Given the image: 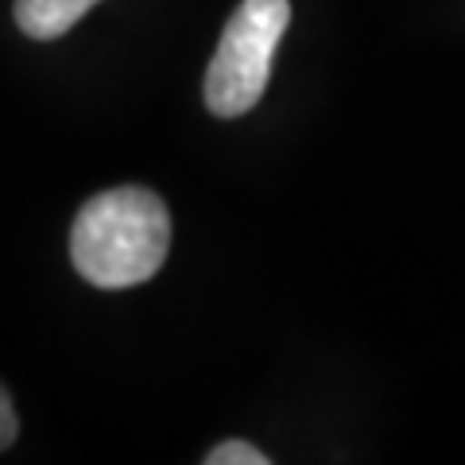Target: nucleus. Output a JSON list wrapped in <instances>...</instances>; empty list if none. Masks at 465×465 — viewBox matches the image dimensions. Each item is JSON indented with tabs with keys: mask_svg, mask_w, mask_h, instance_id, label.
Masks as SVG:
<instances>
[{
	"mask_svg": "<svg viewBox=\"0 0 465 465\" xmlns=\"http://www.w3.org/2000/svg\"><path fill=\"white\" fill-rule=\"evenodd\" d=\"M206 465H272V458L264 454V450H256L252 442H217L210 454H206Z\"/></svg>",
	"mask_w": 465,
	"mask_h": 465,
	"instance_id": "obj_4",
	"label": "nucleus"
},
{
	"mask_svg": "<svg viewBox=\"0 0 465 465\" xmlns=\"http://www.w3.org/2000/svg\"><path fill=\"white\" fill-rule=\"evenodd\" d=\"M16 434H20L16 407H12V396L5 391V384H0V450H8L12 442H16Z\"/></svg>",
	"mask_w": 465,
	"mask_h": 465,
	"instance_id": "obj_5",
	"label": "nucleus"
},
{
	"mask_svg": "<svg viewBox=\"0 0 465 465\" xmlns=\"http://www.w3.org/2000/svg\"><path fill=\"white\" fill-rule=\"evenodd\" d=\"M171 249V213L148 186L94 194L70 229V256L82 280L101 291L148 283Z\"/></svg>",
	"mask_w": 465,
	"mask_h": 465,
	"instance_id": "obj_1",
	"label": "nucleus"
},
{
	"mask_svg": "<svg viewBox=\"0 0 465 465\" xmlns=\"http://www.w3.org/2000/svg\"><path fill=\"white\" fill-rule=\"evenodd\" d=\"M291 24V0H241L206 70V109L213 116H244L268 90L275 47Z\"/></svg>",
	"mask_w": 465,
	"mask_h": 465,
	"instance_id": "obj_2",
	"label": "nucleus"
},
{
	"mask_svg": "<svg viewBox=\"0 0 465 465\" xmlns=\"http://www.w3.org/2000/svg\"><path fill=\"white\" fill-rule=\"evenodd\" d=\"M97 0H16V24L27 39L51 43L66 35Z\"/></svg>",
	"mask_w": 465,
	"mask_h": 465,
	"instance_id": "obj_3",
	"label": "nucleus"
}]
</instances>
